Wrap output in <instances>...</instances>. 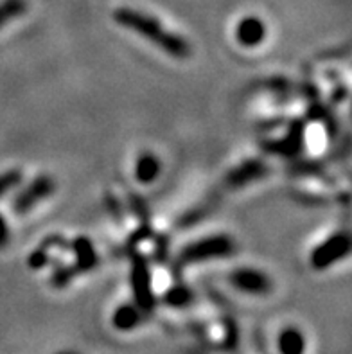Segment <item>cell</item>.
Here are the masks:
<instances>
[{"label": "cell", "mask_w": 352, "mask_h": 354, "mask_svg": "<svg viewBox=\"0 0 352 354\" xmlns=\"http://www.w3.org/2000/svg\"><path fill=\"white\" fill-rule=\"evenodd\" d=\"M228 281L236 288L237 292L246 293V295L264 297L272 293L273 283L264 272L255 268H237L230 272Z\"/></svg>", "instance_id": "5"}, {"label": "cell", "mask_w": 352, "mask_h": 354, "mask_svg": "<svg viewBox=\"0 0 352 354\" xmlns=\"http://www.w3.org/2000/svg\"><path fill=\"white\" fill-rule=\"evenodd\" d=\"M113 20L119 26L126 27L135 35L142 36L147 41L155 44L156 47L176 59H185L191 54V45L180 35H174L169 29H165L156 18L137 11V9L119 8L113 11Z\"/></svg>", "instance_id": "1"}, {"label": "cell", "mask_w": 352, "mask_h": 354, "mask_svg": "<svg viewBox=\"0 0 352 354\" xmlns=\"http://www.w3.org/2000/svg\"><path fill=\"white\" fill-rule=\"evenodd\" d=\"M131 283H133V292L138 308L140 310H149V308H153L151 284H149V275H147V270L142 263H135Z\"/></svg>", "instance_id": "9"}, {"label": "cell", "mask_w": 352, "mask_h": 354, "mask_svg": "<svg viewBox=\"0 0 352 354\" xmlns=\"http://www.w3.org/2000/svg\"><path fill=\"white\" fill-rule=\"evenodd\" d=\"M351 250V238L349 234L338 232L335 236H331L327 241L318 245L315 250L311 252V266L315 270H326L338 263L340 259H344Z\"/></svg>", "instance_id": "4"}, {"label": "cell", "mask_w": 352, "mask_h": 354, "mask_svg": "<svg viewBox=\"0 0 352 354\" xmlns=\"http://www.w3.org/2000/svg\"><path fill=\"white\" fill-rule=\"evenodd\" d=\"M268 175V166L261 160H246L234 167L225 178V184L230 189H239L245 185L257 182V180L264 178Z\"/></svg>", "instance_id": "6"}, {"label": "cell", "mask_w": 352, "mask_h": 354, "mask_svg": "<svg viewBox=\"0 0 352 354\" xmlns=\"http://www.w3.org/2000/svg\"><path fill=\"white\" fill-rule=\"evenodd\" d=\"M142 322V310L135 304L119 306L112 315V326L120 333H129Z\"/></svg>", "instance_id": "10"}, {"label": "cell", "mask_w": 352, "mask_h": 354, "mask_svg": "<svg viewBox=\"0 0 352 354\" xmlns=\"http://www.w3.org/2000/svg\"><path fill=\"white\" fill-rule=\"evenodd\" d=\"M9 243V225L0 214V248H4Z\"/></svg>", "instance_id": "17"}, {"label": "cell", "mask_w": 352, "mask_h": 354, "mask_svg": "<svg viewBox=\"0 0 352 354\" xmlns=\"http://www.w3.org/2000/svg\"><path fill=\"white\" fill-rule=\"evenodd\" d=\"M236 38L243 47H257L266 38V27L257 17L243 18L236 27Z\"/></svg>", "instance_id": "7"}, {"label": "cell", "mask_w": 352, "mask_h": 354, "mask_svg": "<svg viewBox=\"0 0 352 354\" xmlns=\"http://www.w3.org/2000/svg\"><path fill=\"white\" fill-rule=\"evenodd\" d=\"M164 301L165 304L171 306V308H185V306L191 304L192 293L189 292V288L185 286H174L171 288L169 292L165 293Z\"/></svg>", "instance_id": "14"}, {"label": "cell", "mask_w": 352, "mask_h": 354, "mask_svg": "<svg viewBox=\"0 0 352 354\" xmlns=\"http://www.w3.org/2000/svg\"><path fill=\"white\" fill-rule=\"evenodd\" d=\"M45 263H47V254H45L44 248L35 250L31 254V257H29V266H31V268H41Z\"/></svg>", "instance_id": "16"}, {"label": "cell", "mask_w": 352, "mask_h": 354, "mask_svg": "<svg viewBox=\"0 0 352 354\" xmlns=\"http://www.w3.org/2000/svg\"><path fill=\"white\" fill-rule=\"evenodd\" d=\"M27 11V0H0V27L13 22Z\"/></svg>", "instance_id": "13"}, {"label": "cell", "mask_w": 352, "mask_h": 354, "mask_svg": "<svg viewBox=\"0 0 352 354\" xmlns=\"http://www.w3.org/2000/svg\"><path fill=\"white\" fill-rule=\"evenodd\" d=\"M54 191H56V182H54L53 176H36L31 184L27 185L24 191H20V193L15 196L13 211L17 212V214H27V212L31 211V209H35L38 203L47 200L49 196H53Z\"/></svg>", "instance_id": "3"}, {"label": "cell", "mask_w": 352, "mask_h": 354, "mask_svg": "<svg viewBox=\"0 0 352 354\" xmlns=\"http://www.w3.org/2000/svg\"><path fill=\"white\" fill-rule=\"evenodd\" d=\"M308 342L304 333L295 326H288L277 337V351L279 354H306Z\"/></svg>", "instance_id": "8"}, {"label": "cell", "mask_w": 352, "mask_h": 354, "mask_svg": "<svg viewBox=\"0 0 352 354\" xmlns=\"http://www.w3.org/2000/svg\"><path fill=\"white\" fill-rule=\"evenodd\" d=\"M304 139V128L302 122H293L291 130L288 131L284 139L279 140L275 146H270V149L275 153H282V155H293L300 149Z\"/></svg>", "instance_id": "12"}, {"label": "cell", "mask_w": 352, "mask_h": 354, "mask_svg": "<svg viewBox=\"0 0 352 354\" xmlns=\"http://www.w3.org/2000/svg\"><path fill=\"white\" fill-rule=\"evenodd\" d=\"M160 175V162L153 153H142L135 162V178L140 184H151Z\"/></svg>", "instance_id": "11"}, {"label": "cell", "mask_w": 352, "mask_h": 354, "mask_svg": "<svg viewBox=\"0 0 352 354\" xmlns=\"http://www.w3.org/2000/svg\"><path fill=\"white\" fill-rule=\"evenodd\" d=\"M24 175L20 169H9L4 171L2 175H0V198L8 194L9 191H13L17 185H20L22 182Z\"/></svg>", "instance_id": "15"}, {"label": "cell", "mask_w": 352, "mask_h": 354, "mask_svg": "<svg viewBox=\"0 0 352 354\" xmlns=\"http://www.w3.org/2000/svg\"><path fill=\"white\" fill-rule=\"evenodd\" d=\"M236 245H234L230 236L219 234V236H210L200 241L189 243L180 254V263L182 265H196L209 259H218V257H227L234 254Z\"/></svg>", "instance_id": "2"}]
</instances>
